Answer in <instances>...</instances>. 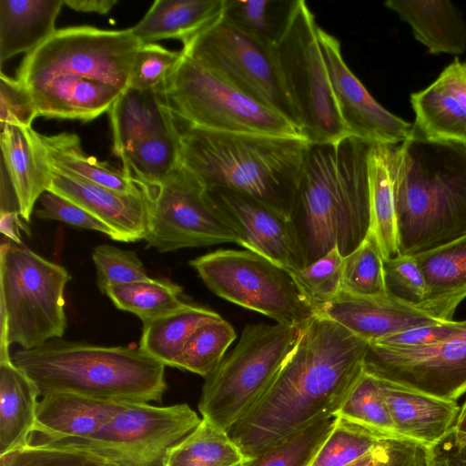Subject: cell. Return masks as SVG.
<instances>
[{"label":"cell","instance_id":"1","mask_svg":"<svg viewBox=\"0 0 466 466\" xmlns=\"http://www.w3.org/2000/svg\"><path fill=\"white\" fill-rule=\"evenodd\" d=\"M370 343L323 316L308 321L261 399L229 430L252 459L342 405L364 371Z\"/></svg>","mask_w":466,"mask_h":466},{"label":"cell","instance_id":"2","mask_svg":"<svg viewBox=\"0 0 466 466\" xmlns=\"http://www.w3.org/2000/svg\"><path fill=\"white\" fill-rule=\"evenodd\" d=\"M372 144L350 136L309 145L289 217L305 267L334 248L346 257L368 236Z\"/></svg>","mask_w":466,"mask_h":466},{"label":"cell","instance_id":"3","mask_svg":"<svg viewBox=\"0 0 466 466\" xmlns=\"http://www.w3.org/2000/svg\"><path fill=\"white\" fill-rule=\"evenodd\" d=\"M392 186L399 254L416 256L466 235V145L414 129L394 145Z\"/></svg>","mask_w":466,"mask_h":466},{"label":"cell","instance_id":"4","mask_svg":"<svg viewBox=\"0 0 466 466\" xmlns=\"http://www.w3.org/2000/svg\"><path fill=\"white\" fill-rule=\"evenodd\" d=\"M310 143L303 137L225 133L187 125L181 165L208 188L248 196L289 218Z\"/></svg>","mask_w":466,"mask_h":466},{"label":"cell","instance_id":"5","mask_svg":"<svg viewBox=\"0 0 466 466\" xmlns=\"http://www.w3.org/2000/svg\"><path fill=\"white\" fill-rule=\"evenodd\" d=\"M13 362L35 383L40 397L69 392L117 401H161L165 365L139 348L99 346L53 339L20 350Z\"/></svg>","mask_w":466,"mask_h":466},{"label":"cell","instance_id":"6","mask_svg":"<svg viewBox=\"0 0 466 466\" xmlns=\"http://www.w3.org/2000/svg\"><path fill=\"white\" fill-rule=\"evenodd\" d=\"M71 276L62 266L11 240L0 246V360L9 347L33 350L61 338L66 328L65 289Z\"/></svg>","mask_w":466,"mask_h":466},{"label":"cell","instance_id":"7","mask_svg":"<svg viewBox=\"0 0 466 466\" xmlns=\"http://www.w3.org/2000/svg\"><path fill=\"white\" fill-rule=\"evenodd\" d=\"M304 325H247L237 346L205 378L198 402L202 418L228 431L271 386Z\"/></svg>","mask_w":466,"mask_h":466},{"label":"cell","instance_id":"8","mask_svg":"<svg viewBox=\"0 0 466 466\" xmlns=\"http://www.w3.org/2000/svg\"><path fill=\"white\" fill-rule=\"evenodd\" d=\"M159 91L176 118L188 126L225 133L305 138L302 131L284 116L248 96L182 51Z\"/></svg>","mask_w":466,"mask_h":466},{"label":"cell","instance_id":"9","mask_svg":"<svg viewBox=\"0 0 466 466\" xmlns=\"http://www.w3.org/2000/svg\"><path fill=\"white\" fill-rule=\"evenodd\" d=\"M318 28L307 3L294 0L274 52L305 138L310 144H327L350 135L337 106Z\"/></svg>","mask_w":466,"mask_h":466},{"label":"cell","instance_id":"10","mask_svg":"<svg viewBox=\"0 0 466 466\" xmlns=\"http://www.w3.org/2000/svg\"><path fill=\"white\" fill-rule=\"evenodd\" d=\"M189 265L214 294L277 323L300 326L318 314L291 270L255 252L218 249Z\"/></svg>","mask_w":466,"mask_h":466},{"label":"cell","instance_id":"11","mask_svg":"<svg viewBox=\"0 0 466 466\" xmlns=\"http://www.w3.org/2000/svg\"><path fill=\"white\" fill-rule=\"evenodd\" d=\"M142 46L131 28L106 30L90 25L56 31L26 54L16 71L24 86L55 76L92 80L125 91Z\"/></svg>","mask_w":466,"mask_h":466},{"label":"cell","instance_id":"12","mask_svg":"<svg viewBox=\"0 0 466 466\" xmlns=\"http://www.w3.org/2000/svg\"><path fill=\"white\" fill-rule=\"evenodd\" d=\"M200 421L187 403L155 406L126 401L98 431L87 438L38 442L81 451L116 466H164L169 451Z\"/></svg>","mask_w":466,"mask_h":466},{"label":"cell","instance_id":"13","mask_svg":"<svg viewBox=\"0 0 466 466\" xmlns=\"http://www.w3.org/2000/svg\"><path fill=\"white\" fill-rule=\"evenodd\" d=\"M147 189V248L170 252L222 243L242 246V236L234 220L182 165L157 187Z\"/></svg>","mask_w":466,"mask_h":466},{"label":"cell","instance_id":"14","mask_svg":"<svg viewBox=\"0 0 466 466\" xmlns=\"http://www.w3.org/2000/svg\"><path fill=\"white\" fill-rule=\"evenodd\" d=\"M181 51L301 130L274 47L243 32L223 14L183 43Z\"/></svg>","mask_w":466,"mask_h":466},{"label":"cell","instance_id":"15","mask_svg":"<svg viewBox=\"0 0 466 466\" xmlns=\"http://www.w3.org/2000/svg\"><path fill=\"white\" fill-rule=\"evenodd\" d=\"M364 370L371 375L441 399L466 392V320L446 338L418 348L370 344Z\"/></svg>","mask_w":466,"mask_h":466},{"label":"cell","instance_id":"16","mask_svg":"<svg viewBox=\"0 0 466 466\" xmlns=\"http://www.w3.org/2000/svg\"><path fill=\"white\" fill-rule=\"evenodd\" d=\"M318 38L340 117L352 137L386 145L408 139L413 125L384 108L351 72L339 41L319 26Z\"/></svg>","mask_w":466,"mask_h":466},{"label":"cell","instance_id":"17","mask_svg":"<svg viewBox=\"0 0 466 466\" xmlns=\"http://www.w3.org/2000/svg\"><path fill=\"white\" fill-rule=\"evenodd\" d=\"M208 190L238 227L244 249L289 270L305 267L302 249L289 218L248 196L225 188Z\"/></svg>","mask_w":466,"mask_h":466},{"label":"cell","instance_id":"18","mask_svg":"<svg viewBox=\"0 0 466 466\" xmlns=\"http://www.w3.org/2000/svg\"><path fill=\"white\" fill-rule=\"evenodd\" d=\"M48 191L78 205L113 232L114 240L134 242L145 239L149 216V195L126 194L59 172L51 167Z\"/></svg>","mask_w":466,"mask_h":466},{"label":"cell","instance_id":"19","mask_svg":"<svg viewBox=\"0 0 466 466\" xmlns=\"http://www.w3.org/2000/svg\"><path fill=\"white\" fill-rule=\"evenodd\" d=\"M369 343L403 330L440 321L415 306L388 293L360 297L341 291L318 310Z\"/></svg>","mask_w":466,"mask_h":466},{"label":"cell","instance_id":"20","mask_svg":"<svg viewBox=\"0 0 466 466\" xmlns=\"http://www.w3.org/2000/svg\"><path fill=\"white\" fill-rule=\"evenodd\" d=\"M378 380L399 437L429 448L455 426L461 410L455 400Z\"/></svg>","mask_w":466,"mask_h":466},{"label":"cell","instance_id":"21","mask_svg":"<svg viewBox=\"0 0 466 466\" xmlns=\"http://www.w3.org/2000/svg\"><path fill=\"white\" fill-rule=\"evenodd\" d=\"M0 127L1 164L16 194L20 216L28 223L35 202L50 187L51 167L38 133L32 127Z\"/></svg>","mask_w":466,"mask_h":466},{"label":"cell","instance_id":"22","mask_svg":"<svg viewBox=\"0 0 466 466\" xmlns=\"http://www.w3.org/2000/svg\"><path fill=\"white\" fill-rule=\"evenodd\" d=\"M125 402L69 392L44 395L38 402L35 432L46 441L87 438L98 431Z\"/></svg>","mask_w":466,"mask_h":466},{"label":"cell","instance_id":"23","mask_svg":"<svg viewBox=\"0 0 466 466\" xmlns=\"http://www.w3.org/2000/svg\"><path fill=\"white\" fill-rule=\"evenodd\" d=\"M426 281V294L417 307L440 321H452L466 299V235L414 256Z\"/></svg>","mask_w":466,"mask_h":466},{"label":"cell","instance_id":"24","mask_svg":"<svg viewBox=\"0 0 466 466\" xmlns=\"http://www.w3.org/2000/svg\"><path fill=\"white\" fill-rule=\"evenodd\" d=\"M24 86V85H23ZM39 116L92 121L108 112L123 90L101 82L53 77L24 86Z\"/></svg>","mask_w":466,"mask_h":466},{"label":"cell","instance_id":"25","mask_svg":"<svg viewBox=\"0 0 466 466\" xmlns=\"http://www.w3.org/2000/svg\"><path fill=\"white\" fill-rule=\"evenodd\" d=\"M113 152L120 159L146 138L176 126L177 118L159 90L127 87L108 111Z\"/></svg>","mask_w":466,"mask_h":466},{"label":"cell","instance_id":"26","mask_svg":"<svg viewBox=\"0 0 466 466\" xmlns=\"http://www.w3.org/2000/svg\"><path fill=\"white\" fill-rule=\"evenodd\" d=\"M40 397L33 380L12 360H0V456L31 444Z\"/></svg>","mask_w":466,"mask_h":466},{"label":"cell","instance_id":"27","mask_svg":"<svg viewBox=\"0 0 466 466\" xmlns=\"http://www.w3.org/2000/svg\"><path fill=\"white\" fill-rule=\"evenodd\" d=\"M408 23L431 54L460 55L466 49V25L448 0H389L384 4Z\"/></svg>","mask_w":466,"mask_h":466},{"label":"cell","instance_id":"28","mask_svg":"<svg viewBox=\"0 0 466 466\" xmlns=\"http://www.w3.org/2000/svg\"><path fill=\"white\" fill-rule=\"evenodd\" d=\"M64 0H0V65L30 53L56 31Z\"/></svg>","mask_w":466,"mask_h":466},{"label":"cell","instance_id":"29","mask_svg":"<svg viewBox=\"0 0 466 466\" xmlns=\"http://www.w3.org/2000/svg\"><path fill=\"white\" fill-rule=\"evenodd\" d=\"M224 0H156L131 30L141 44L162 39L182 43L218 19Z\"/></svg>","mask_w":466,"mask_h":466},{"label":"cell","instance_id":"30","mask_svg":"<svg viewBox=\"0 0 466 466\" xmlns=\"http://www.w3.org/2000/svg\"><path fill=\"white\" fill-rule=\"evenodd\" d=\"M413 129L437 142L466 145V102L440 76L425 89L412 93Z\"/></svg>","mask_w":466,"mask_h":466},{"label":"cell","instance_id":"31","mask_svg":"<svg viewBox=\"0 0 466 466\" xmlns=\"http://www.w3.org/2000/svg\"><path fill=\"white\" fill-rule=\"evenodd\" d=\"M49 166L71 175L126 194H137L144 188L124 170L88 157L76 134L47 136L38 133Z\"/></svg>","mask_w":466,"mask_h":466},{"label":"cell","instance_id":"32","mask_svg":"<svg viewBox=\"0 0 466 466\" xmlns=\"http://www.w3.org/2000/svg\"><path fill=\"white\" fill-rule=\"evenodd\" d=\"M220 318L209 309L184 302L167 313L143 321L138 348L165 366L173 368L193 331L200 325Z\"/></svg>","mask_w":466,"mask_h":466},{"label":"cell","instance_id":"33","mask_svg":"<svg viewBox=\"0 0 466 466\" xmlns=\"http://www.w3.org/2000/svg\"><path fill=\"white\" fill-rule=\"evenodd\" d=\"M393 147L373 143L369 154L370 229L378 240L384 259L399 255L391 168Z\"/></svg>","mask_w":466,"mask_h":466},{"label":"cell","instance_id":"34","mask_svg":"<svg viewBox=\"0 0 466 466\" xmlns=\"http://www.w3.org/2000/svg\"><path fill=\"white\" fill-rule=\"evenodd\" d=\"M121 161L123 170L142 187H157L181 166V129L177 124L146 138Z\"/></svg>","mask_w":466,"mask_h":466},{"label":"cell","instance_id":"35","mask_svg":"<svg viewBox=\"0 0 466 466\" xmlns=\"http://www.w3.org/2000/svg\"><path fill=\"white\" fill-rule=\"evenodd\" d=\"M247 461L228 431L201 418L198 426L169 451L164 466H243Z\"/></svg>","mask_w":466,"mask_h":466},{"label":"cell","instance_id":"36","mask_svg":"<svg viewBox=\"0 0 466 466\" xmlns=\"http://www.w3.org/2000/svg\"><path fill=\"white\" fill-rule=\"evenodd\" d=\"M106 295L120 310L137 316L142 322L167 313L185 301L183 289L167 279H151L121 284L106 289Z\"/></svg>","mask_w":466,"mask_h":466},{"label":"cell","instance_id":"37","mask_svg":"<svg viewBox=\"0 0 466 466\" xmlns=\"http://www.w3.org/2000/svg\"><path fill=\"white\" fill-rule=\"evenodd\" d=\"M293 1L224 0L223 16L262 44L274 47L290 15Z\"/></svg>","mask_w":466,"mask_h":466},{"label":"cell","instance_id":"38","mask_svg":"<svg viewBox=\"0 0 466 466\" xmlns=\"http://www.w3.org/2000/svg\"><path fill=\"white\" fill-rule=\"evenodd\" d=\"M236 337L233 326L223 318L206 322L189 336L173 368L206 378L221 362Z\"/></svg>","mask_w":466,"mask_h":466},{"label":"cell","instance_id":"39","mask_svg":"<svg viewBox=\"0 0 466 466\" xmlns=\"http://www.w3.org/2000/svg\"><path fill=\"white\" fill-rule=\"evenodd\" d=\"M335 417L357 423L386 437H399L378 378L363 371Z\"/></svg>","mask_w":466,"mask_h":466},{"label":"cell","instance_id":"40","mask_svg":"<svg viewBox=\"0 0 466 466\" xmlns=\"http://www.w3.org/2000/svg\"><path fill=\"white\" fill-rule=\"evenodd\" d=\"M342 291L360 297H380L389 293L384 258L371 229L364 241L344 257Z\"/></svg>","mask_w":466,"mask_h":466},{"label":"cell","instance_id":"41","mask_svg":"<svg viewBox=\"0 0 466 466\" xmlns=\"http://www.w3.org/2000/svg\"><path fill=\"white\" fill-rule=\"evenodd\" d=\"M336 420L335 416L318 420L247 461L243 466H309Z\"/></svg>","mask_w":466,"mask_h":466},{"label":"cell","instance_id":"42","mask_svg":"<svg viewBox=\"0 0 466 466\" xmlns=\"http://www.w3.org/2000/svg\"><path fill=\"white\" fill-rule=\"evenodd\" d=\"M377 431L337 418L336 423L309 466H346L368 453L380 440Z\"/></svg>","mask_w":466,"mask_h":466},{"label":"cell","instance_id":"43","mask_svg":"<svg viewBox=\"0 0 466 466\" xmlns=\"http://www.w3.org/2000/svg\"><path fill=\"white\" fill-rule=\"evenodd\" d=\"M343 259L338 248H334L308 266L291 270L317 313L342 291Z\"/></svg>","mask_w":466,"mask_h":466},{"label":"cell","instance_id":"44","mask_svg":"<svg viewBox=\"0 0 466 466\" xmlns=\"http://www.w3.org/2000/svg\"><path fill=\"white\" fill-rule=\"evenodd\" d=\"M96 283L105 295L113 286L147 279L149 277L137 253L108 244L96 246L92 252Z\"/></svg>","mask_w":466,"mask_h":466},{"label":"cell","instance_id":"45","mask_svg":"<svg viewBox=\"0 0 466 466\" xmlns=\"http://www.w3.org/2000/svg\"><path fill=\"white\" fill-rule=\"evenodd\" d=\"M81 451L36 442L0 456V466H110Z\"/></svg>","mask_w":466,"mask_h":466},{"label":"cell","instance_id":"46","mask_svg":"<svg viewBox=\"0 0 466 466\" xmlns=\"http://www.w3.org/2000/svg\"><path fill=\"white\" fill-rule=\"evenodd\" d=\"M181 56L157 44H142L132 68L128 87L159 90Z\"/></svg>","mask_w":466,"mask_h":466},{"label":"cell","instance_id":"47","mask_svg":"<svg viewBox=\"0 0 466 466\" xmlns=\"http://www.w3.org/2000/svg\"><path fill=\"white\" fill-rule=\"evenodd\" d=\"M388 292L399 299L418 307L426 294L424 275L414 256L397 255L384 259Z\"/></svg>","mask_w":466,"mask_h":466},{"label":"cell","instance_id":"48","mask_svg":"<svg viewBox=\"0 0 466 466\" xmlns=\"http://www.w3.org/2000/svg\"><path fill=\"white\" fill-rule=\"evenodd\" d=\"M346 466H429L428 448L406 438L388 437Z\"/></svg>","mask_w":466,"mask_h":466},{"label":"cell","instance_id":"49","mask_svg":"<svg viewBox=\"0 0 466 466\" xmlns=\"http://www.w3.org/2000/svg\"><path fill=\"white\" fill-rule=\"evenodd\" d=\"M38 116L28 90L15 78L0 72V126L31 127Z\"/></svg>","mask_w":466,"mask_h":466},{"label":"cell","instance_id":"50","mask_svg":"<svg viewBox=\"0 0 466 466\" xmlns=\"http://www.w3.org/2000/svg\"><path fill=\"white\" fill-rule=\"evenodd\" d=\"M40 208L35 215L42 219L57 220L79 228L98 231L114 238L112 230L78 205L50 191L39 198Z\"/></svg>","mask_w":466,"mask_h":466},{"label":"cell","instance_id":"51","mask_svg":"<svg viewBox=\"0 0 466 466\" xmlns=\"http://www.w3.org/2000/svg\"><path fill=\"white\" fill-rule=\"evenodd\" d=\"M458 325L459 321L452 320L419 326L388 336L370 344L395 349L422 347L446 338L455 330Z\"/></svg>","mask_w":466,"mask_h":466},{"label":"cell","instance_id":"52","mask_svg":"<svg viewBox=\"0 0 466 466\" xmlns=\"http://www.w3.org/2000/svg\"><path fill=\"white\" fill-rule=\"evenodd\" d=\"M429 466H466V432L452 427L428 448Z\"/></svg>","mask_w":466,"mask_h":466},{"label":"cell","instance_id":"53","mask_svg":"<svg viewBox=\"0 0 466 466\" xmlns=\"http://www.w3.org/2000/svg\"><path fill=\"white\" fill-rule=\"evenodd\" d=\"M439 76L466 102V63L454 59Z\"/></svg>","mask_w":466,"mask_h":466},{"label":"cell","instance_id":"54","mask_svg":"<svg viewBox=\"0 0 466 466\" xmlns=\"http://www.w3.org/2000/svg\"><path fill=\"white\" fill-rule=\"evenodd\" d=\"M21 218L18 212L0 213L1 233L17 245H23L20 229L24 230L27 235H30L26 222H22Z\"/></svg>","mask_w":466,"mask_h":466},{"label":"cell","instance_id":"55","mask_svg":"<svg viewBox=\"0 0 466 466\" xmlns=\"http://www.w3.org/2000/svg\"><path fill=\"white\" fill-rule=\"evenodd\" d=\"M0 213L18 212L19 204L5 168L1 164Z\"/></svg>","mask_w":466,"mask_h":466},{"label":"cell","instance_id":"56","mask_svg":"<svg viewBox=\"0 0 466 466\" xmlns=\"http://www.w3.org/2000/svg\"><path fill=\"white\" fill-rule=\"evenodd\" d=\"M116 4V0H64V5L75 11L100 15L108 13Z\"/></svg>","mask_w":466,"mask_h":466},{"label":"cell","instance_id":"57","mask_svg":"<svg viewBox=\"0 0 466 466\" xmlns=\"http://www.w3.org/2000/svg\"><path fill=\"white\" fill-rule=\"evenodd\" d=\"M457 430L466 432V401L461 408L457 421L454 426Z\"/></svg>","mask_w":466,"mask_h":466},{"label":"cell","instance_id":"58","mask_svg":"<svg viewBox=\"0 0 466 466\" xmlns=\"http://www.w3.org/2000/svg\"><path fill=\"white\" fill-rule=\"evenodd\" d=\"M110 466H116V465H115V464H113V463H112Z\"/></svg>","mask_w":466,"mask_h":466}]
</instances>
